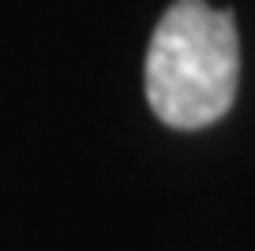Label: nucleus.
I'll return each mask as SVG.
<instances>
[{"instance_id":"obj_1","label":"nucleus","mask_w":255,"mask_h":251,"mask_svg":"<svg viewBox=\"0 0 255 251\" xmlns=\"http://www.w3.org/2000/svg\"><path fill=\"white\" fill-rule=\"evenodd\" d=\"M240 83L237 19L207 0H173L146 49V102L169 127H210L233 109Z\"/></svg>"}]
</instances>
